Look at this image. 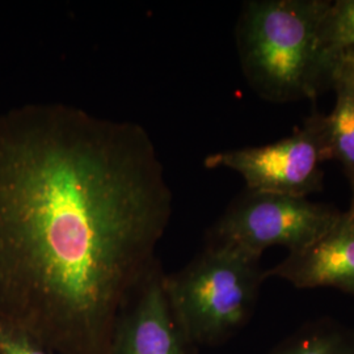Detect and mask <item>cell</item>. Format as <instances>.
Listing matches in <instances>:
<instances>
[{"label": "cell", "instance_id": "obj_1", "mask_svg": "<svg viewBox=\"0 0 354 354\" xmlns=\"http://www.w3.org/2000/svg\"><path fill=\"white\" fill-rule=\"evenodd\" d=\"M172 203L140 124L61 102L0 112V323L50 353L111 354Z\"/></svg>", "mask_w": 354, "mask_h": 354}, {"label": "cell", "instance_id": "obj_2", "mask_svg": "<svg viewBox=\"0 0 354 354\" xmlns=\"http://www.w3.org/2000/svg\"><path fill=\"white\" fill-rule=\"evenodd\" d=\"M329 0H252L241 10L236 45L241 70L264 100L315 99L336 61L320 44Z\"/></svg>", "mask_w": 354, "mask_h": 354}, {"label": "cell", "instance_id": "obj_3", "mask_svg": "<svg viewBox=\"0 0 354 354\" xmlns=\"http://www.w3.org/2000/svg\"><path fill=\"white\" fill-rule=\"evenodd\" d=\"M260 253L209 243L189 264L163 277L167 301L189 345L227 340L250 320L266 279Z\"/></svg>", "mask_w": 354, "mask_h": 354}, {"label": "cell", "instance_id": "obj_4", "mask_svg": "<svg viewBox=\"0 0 354 354\" xmlns=\"http://www.w3.org/2000/svg\"><path fill=\"white\" fill-rule=\"evenodd\" d=\"M304 197L245 189L209 231V243L260 253L273 245L295 252L323 236L342 216Z\"/></svg>", "mask_w": 354, "mask_h": 354}, {"label": "cell", "instance_id": "obj_5", "mask_svg": "<svg viewBox=\"0 0 354 354\" xmlns=\"http://www.w3.org/2000/svg\"><path fill=\"white\" fill-rule=\"evenodd\" d=\"M330 159L326 120L315 113L288 138L266 146L214 152L205 158L203 165L235 171L248 190L306 198L323 188L322 165Z\"/></svg>", "mask_w": 354, "mask_h": 354}, {"label": "cell", "instance_id": "obj_6", "mask_svg": "<svg viewBox=\"0 0 354 354\" xmlns=\"http://www.w3.org/2000/svg\"><path fill=\"white\" fill-rule=\"evenodd\" d=\"M279 277L299 289L333 288L354 295V218L339 221L304 250L289 252L266 279Z\"/></svg>", "mask_w": 354, "mask_h": 354}, {"label": "cell", "instance_id": "obj_7", "mask_svg": "<svg viewBox=\"0 0 354 354\" xmlns=\"http://www.w3.org/2000/svg\"><path fill=\"white\" fill-rule=\"evenodd\" d=\"M159 266L121 317L111 354H189L167 301Z\"/></svg>", "mask_w": 354, "mask_h": 354}, {"label": "cell", "instance_id": "obj_8", "mask_svg": "<svg viewBox=\"0 0 354 354\" xmlns=\"http://www.w3.org/2000/svg\"><path fill=\"white\" fill-rule=\"evenodd\" d=\"M330 86L336 92V104L324 115L333 159L342 163L349 180L354 177V51H346L336 61Z\"/></svg>", "mask_w": 354, "mask_h": 354}, {"label": "cell", "instance_id": "obj_9", "mask_svg": "<svg viewBox=\"0 0 354 354\" xmlns=\"http://www.w3.org/2000/svg\"><path fill=\"white\" fill-rule=\"evenodd\" d=\"M270 354H354V332L332 322L311 323Z\"/></svg>", "mask_w": 354, "mask_h": 354}, {"label": "cell", "instance_id": "obj_10", "mask_svg": "<svg viewBox=\"0 0 354 354\" xmlns=\"http://www.w3.org/2000/svg\"><path fill=\"white\" fill-rule=\"evenodd\" d=\"M320 44L335 61L346 51H354V0L330 3L320 26Z\"/></svg>", "mask_w": 354, "mask_h": 354}, {"label": "cell", "instance_id": "obj_11", "mask_svg": "<svg viewBox=\"0 0 354 354\" xmlns=\"http://www.w3.org/2000/svg\"><path fill=\"white\" fill-rule=\"evenodd\" d=\"M0 354H50L26 335L0 323Z\"/></svg>", "mask_w": 354, "mask_h": 354}, {"label": "cell", "instance_id": "obj_12", "mask_svg": "<svg viewBox=\"0 0 354 354\" xmlns=\"http://www.w3.org/2000/svg\"><path fill=\"white\" fill-rule=\"evenodd\" d=\"M349 181H351V187H352V203H351V207H349V210L346 213L351 215L352 218H354V177L352 180H349Z\"/></svg>", "mask_w": 354, "mask_h": 354}]
</instances>
